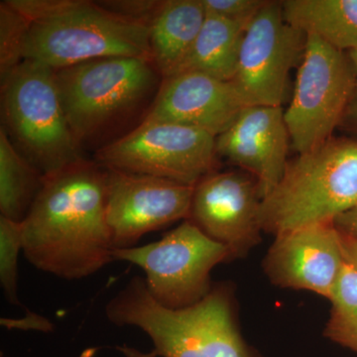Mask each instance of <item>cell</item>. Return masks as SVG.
I'll use <instances>...</instances> for the list:
<instances>
[{
  "label": "cell",
  "mask_w": 357,
  "mask_h": 357,
  "mask_svg": "<svg viewBox=\"0 0 357 357\" xmlns=\"http://www.w3.org/2000/svg\"><path fill=\"white\" fill-rule=\"evenodd\" d=\"M289 141L282 107H248L215 138V148L256 178L263 199L283 177Z\"/></svg>",
  "instance_id": "obj_15"
},
{
  "label": "cell",
  "mask_w": 357,
  "mask_h": 357,
  "mask_svg": "<svg viewBox=\"0 0 357 357\" xmlns=\"http://www.w3.org/2000/svg\"><path fill=\"white\" fill-rule=\"evenodd\" d=\"M356 88L351 58L317 37L307 36L290 105L284 112L290 140L305 153L332 138Z\"/></svg>",
  "instance_id": "obj_8"
},
{
  "label": "cell",
  "mask_w": 357,
  "mask_h": 357,
  "mask_svg": "<svg viewBox=\"0 0 357 357\" xmlns=\"http://www.w3.org/2000/svg\"><path fill=\"white\" fill-rule=\"evenodd\" d=\"M349 58H351L354 72H356V88H354V95H352L347 112H351L352 119L357 121V50L349 52Z\"/></svg>",
  "instance_id": "obj_26"
},
{
  "label": "cell",
  "mask_w": 357,
  "mask_h": 357,
  "mask_svg": "<svg viewBox=\"0 0 357 357\" xmlns=\"http://www.w3.org/2000/svg\"><path fill=\"white\" fill-rule=\"evenodd\" d=\"M41 173L0 130V211L1 217L22 222L43 184Z\"/></svg>",
  "instance_id": "obj_19"
},
{
  "label": "cell",
  "mask_w": 357,
  "mask_h": 357,
  "mask_svg": "<svg viewBox=\"0 0 357 357\" xmlns=\"http://www.w3.org/2000/svg\"><path fill=\"white\" fill-rule=\"evenodd\" d=\"M289 24L340 51L357 50V0L281 2Z\"/></svg>",
  "instance_id": "obj_17"
},
{
  "label": "cell",
  "mask_w": 357,
  "mask_h": 357,
  "mask_svg": "<svg viewBox=\"0 0 357 357\" xmlns=\"http://www.w3.org/2000/svg\"><path fill=\"white\" fill-rule=\"evenodd\" d=\"M29 21L23 60L60 70L109 57L152 61L150 24L83 0H17Z\"/></svg>",
  "instance_id": "obj_2"
},
{
  "label": "cell",
  "mask_w": 357,
  "mask_h": 357,
  "mask_svg": "<svg viewBox=\"0 0 357 357\" xmlns=\"http://www.w3.org/2000/svg\"><path fill=\"white\" fill-rule=\"evenodd\" d=\"M345 262L342 232L335 222L318 223L276 236L264 269L275 285L330 300Z\"/></svg>",
  "instance_id": "obj_13"
},
{
  "label": "cell",
  "mask_w": 357,
  "mask_h": 357,
  "mask_svg": "<svg viewBox=\"0 0 357 357\" xmlns=\"http://www.w3.org/2000/svg\"><path fill=\"white\" fill-rule=\"evenodd\" d=\"M21 225L23 253L37 269L65 280L98 273L114 261L105 169L82 160L44 177Z\"/></svg>",
  "instance_id": "obj_1"
},
{
  "label": "cell",
  "mask_w": 357,
  "mask_h": 357,
  "mask_svg": "<svg viewBox=\"0 0 357 357\" xmlns=\"http://www.w3.org/2000/svg\"><path fill=\"white\" fill-rule=\"evenodd\" d=\"M306 42L284 18L281 2L267 1L243 33L231 81L246 107H282L289 73L302 61Z\"/></svg>",
  "instance_id": "obj_10"
},
{
  "label": "cell",
  "mask_w": 357,
  "mask_h": 357,
  "mask_svg": "<svg viewBox=\"0 0 357 357\" xmlns=\"http://www.w3.org/2000/svg\"><path fill=\"white\" fill-rule=\"evenodd\" d=\"M244 31L241 26L206 14L191 50L171 76L194 72L231 82L236 75Z\"/></svg>",
  "instance_id": "obj_18"
},
{
  "label": "cell",
  "mask_w": 357,
  "mask_h": 357,
  "mask_svg": "<svg viewBox=\"0 0 357 357\" xmlns=\"http://www.w3.org/2000/svg\"><path fill=\"white\" fill-rule=\"evenodd\" d=\"M4 131L43 177L82 161L81 143L66 116L55 70L23 60L1 77Z\"/></svg>",
  "instance_id": "obj_5"
},
{
  "label": "cell",
  "mask_w": 357,
  "mask_h": 357,
  "mask_svg": "<svg viewBox=\"0 0 357 357\" xmlns=\"http://www.w3.org/2000/svg\"><path fill=\"white\" fill-rule=\"evenodd\" d=\"M206 18L202 0L162 1L150 24V48L164 77L171 76L191 50Z\"/></svg>",
  "instance_id": "obj_16"
},
{
  "label": "cell",
  "mask_w": 357,
  "mask_h": 357,
  "mask_svg": "<svg viewBox=\"0 0 357 357\" xmlns=\"http://www.w3.org/2000/svg\"><path fill=\"white\" fill-rule=\"evenodd\" d=\"M357 206V141L330 140L288 162L283 177L262 199L260 227L275 236L335 222Z\"/></svg>",
  "instance_id": "obj_4"
},
{
  "label": "cell",
  "mask_w": 357,
  "mask_h": 357,
  "mask_svg": "<svg viewBox=\"0 0 357 357\" xmlns=\"http://www.w3.org/2000/svg\"><path fill=\"white\" fill-rule=\"evenodd\" d=\"M147 59H95L55 70L66 116L79 143L132 112L156 84Z\"/></svg>",
  "instance_id": "obj_6"
},
{
  "label": "cell",
  "mask_w": 357,
  "mask_h": 357,
  "mask_svg": "<svg viewBox=\"0 0 357 357\" xmlns=\"http://www.w3.org/2000/svg\"><path fill=\"white\" fill-rule=\"evenodd\" d=\"M114 257L139 267L151 297L162 307L176 310L192 306L211 292V271L230 255L185 220L160 241L116 249Z\"/></svg>",
  "instance_id": "obj_7"
},
{
  "label": "cell",
  "mask_w": 357,
  "mask_h": 357,
  "mask_svg": "<svg viewBox=\"0 0 357 357\" xmlns=\"http://www.w3.org/2000/svg\"><path fill=\"white\" fill-rule=\"evenodd\" d=\"M29 21L13 4H0V70L1 77L23 61L22 47Z\"/></svg>",
  "instance_id": "obj_22"
},
{
  "label": "cell",
  "mask_w": 357,
  "mask_h": 357,
  "mask_svg": "<svg viewBox=\"0 0 357 357\" xmlns=\"http://www.w3.org/2000/svg\"><path fill=\"white\" fill-rule=\"evenodd\" d=\"M245 107L232 82L201 73H181L165 77L144 121L199 129L217 138Z\"/></svg>",
  "instance_id": "obj_14"
},
{
  "label": "cell",
  "mask_w": 357,
  "mask_h": 357,
  "mask_svg": "<svg viewBox=\"0 0 357 357\" xmlns=\"http://www.w3.org/2000/svg\"><path fill=\"white\" fill-rule=\"evenodd\" d=\"M206 14L246 29L267 3L264 0H202Z\"/></svg>",
  "instance_id": "obj_23"
},
{
  "label": "cell",
  "mask_w": 357,
  "mask_h": 357,
  "mask_svg": "<svg viewBox=\"0 0 357 357\" xmlns=\"http://www.w3.org/2000/svg\"><path fill=\"white\" fill-rule=\"evenodd\" d=\"M335 225L342 234L357 238V206L337 218Z\"/></svg>",
  "instance_id": "obj_24"
},
{
  "label": "cell",
  "mask_w": 357,
  "mask_h": 357,
  "mask_svg": "<svg viewBox=\"0 0 357 357\" xmlns=\"http://www.w3.org/2000/svg\"><path fill=\"white\" fill-rule=\"evenodd\" d=\"M330 302L325 337L357 354V268L345 262Z\"/></svg>",
  "instance_id": "obj_20"
},
{
  "label": "cell",
  "mask_w": 357,
  "mask_h": 357,
  "mask_svg": "<svg viewBox=\"0 0 357 357\" xmlns=\"http://www.w3.org/2000/svg\"><path fill=\"white\" fill-rule=\"evenodd\" d=\"M215 137L191 128L143 121L121 139L98 150L96 158L109 170L168 178L196 185L213 172Z\"/></svg>",
  "instance_id": "obj_9"
},
{
  "label": "cell",
  "mask_w": 357,
  "mask_h": 357,
  "mask_svg": "<svg viewBox=\"0 0 357 357\" xmlns=\"http://www.w3.org/2000/svg\"><path fill=\"white\" fill-rule=\"evenodd\" d=\"M23 252L22 225L0 217V283L6 300L21 307L17 296L18 257Z\"/></svg>",
  "instance_id": "obj_21"
},
{
  "label": "cell",
  "mask_w": 357,
  "mask_h": 357,
  "mask_svg": "<svg viewBox=\"0 0 357 357\" xmlns=\"http://www.w3.org/2000/svg\"><path fill=\"white\" fill-rule=\"evenodd\" d=\"M342 232V231H340ZM342 248L345 260L357 268V238L342 232Z\"/></svg>",
  "instance_id": "obj_25"
},
{
  "label": "cell",
  "mask_w": 357,
  "mask_h": 357,
  "mask_svg": "<svg viewBox=\"0 0 357 357\" xmlns=\"http://www.w3.org/2000/svg\"><path fill=\"white\" fill-rule=\"evenodd\" d=\"M117 326L146 333L153 351L143 357H252L237 330L227 289H211L203 300L183 309L162 307L134 276L105 307Z\"/></svg>",
  "instance_id": "obj_3"
},
{
  "label": "cell",
  "mask_w": 357,
  "mask_h": 357,
  "mask_svg": "<svg viewBox=\"0 0 357 357\" xmlns=\"http://www.w3.org/2000/svg\"><path fill=\"white\" fill-rule=\"evenodd\" d=\"M121 351H123L128 357H139L136 354L135 351H132V349H122Z\"/></svg>",
  "instance_id": "obj_27"
},
{
  "label": "cell",
  "mask_w": 357,
  "mask_h": 357,
  "mask_svg": "<svg viewBox=\"0 0 357 357\" xmlns=\"http://www.w3.org/2000/svg\"><path fill=\"white\" fill-rule=\"evenodd\" d=\"M194 187L105 169L107 220L114 250L134 248L145 234L189 220Z\"/></svg>",
  "instance_id": "obj_11"
},
{
  "label": "cell",
  "mask_w": 357,
  "mask_h": 357,
  "mask_svg": "<svg viewBox=\"0 0 357 357\" xmlns=\"http://www.w3.org/2000/svg\"><path fill=\"white\" fill-rule=\"evenodd\" d=\"M261 196L257 181L243 172H211L194 187L189 220L204 234L243 257L259 243Z\"/></svg>",
  "instance_id": "obj_12"
}]
</instances>
